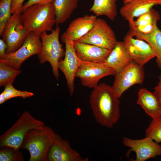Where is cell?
I'll use <instances>...</instances> for the list:
<instances>
[{"label": "cell", "mask_w": 161, "mask_h": 161, "mask_svg": "<svg viewBox=\"0 0 161 161\" xmlns=\"http://www.w3.org/2000/svg\"><path fill=\"white\" fill-rule=\"evenodd\" d=\"M44 123L34 117L27 111L24 112L16 122L0 136V146L20 148L26 135L31 130L42 128Z\"/></svg>", "instance_id": "4"}, {"label": "cell", "mask_w": 161, "mask_h": 161, "mask_svg": "<svg viewBox=\"0 0 161 161\" xmlns=\"http://www.w3.org/2000/svg\"><path fill=\"white\" fill-rule=\"evenodd\" d=\"M0 148V161H24L20 148L9 146H3Z\"/></svg>", "instance_id": "25"}, {"label": "cell", "mask_w": 161, "mask_h": 161, "mask_svg": "<svg viewBox=\"0 0 161 161\" xmlns=\"http://www.w3.org/2000/svg\"><path fill=\"white\" fill-rule=\"evenodd\" d=\"M161 5V0H132L124 4L120 14L129 24L130 29L135 30L134 18L149 11L154 6Z\"/></svg>", "instance_id": "15"}, {"label": "cell", "mask_w": 161, "mask_h": 161, "mask_svg": "<svg viewBox=\"0 0 161 161\" xmlns=\"http://www.w3.org/2000/svg\"><path fill=\"white\" fill-rule=\"evenodd\" d=\"M25 0H13L12 4V14L21 13Z\"/></svg>", "instance_id": "30"}, {"label": "cell", "mask_w": 161, "mask_h": 161, "mask_svg": "<svg viewBox=\"0 0 161 161\" xmlns=\"http://www.w3.org/2000/svg\"><path fill=\"white\" fill-rule=\"evenodd\" d=\"M112 86L115 96L120 98L123 93L132 86L142 85L145 78L143 66L132 61L119 72L116 73Z\"/></svg>", "instance_id": "7"}, {"label": "cell", "mask_w": 161, "mask_h": 161, "mask_svg": "<svg viewBox=\"0 0 161 161\" xmlns=\"http://www.w3.org/2000/svg\"><path fill=\"white\" fill-rule=\"evenodd\" d=\"M145 136L157 143H161V116L152 119L145 130Z\"/></svg>", "instance_id": "26"}, {"label": "cell", "mask_w": 161, "mask_h": 161, "mask_svg": "<svg viewBox=\"0 0 161 161\" xmlns=\"http://www.w3.org/2000/svg\"><path fill=\"white\" fill-rule=\"evenodd\" d=\"M6 101L3 92L0 95V104L4 103Z\"/></svg>", "instance_id": "33"}, {"label": "cell", "mask_w": 161, "mask_h": 161, "mask_svg": "<svg viewBox=\"0 0 161 161\" xmlns=\"http://www.w3.org/2000/svg\"><path fill=\"white\" fill-rule=\"evenodd\" d=\"M112 50L117 41L114 32L103 19L97 18L92 29L77 41Z\"/></svg>", "instance_id": "9"}, {"label": "cell", "mask_w": 161, "mask_h": 161, "mask_svg": "<svg viewBox=\"0 0 161 161\" xmlns=\"http://www.w3.org/2000/svg\"><path fill=\"white\" fill-rule=\"evenodd\" d=\"M115 71L105 66L103 64L81 61L75 75L79 78L83 86L94 88L102 78L114 75Z\"/></svg>", "instance_id": "10"}, {"label": "cell", "mask_w": 161, "mask_h": 161, "mask_svg": "<svg viewBox=\"0 0 161 161\" xmlns=\"http://www.w3.org/2000/svg\"><path fill=\"white\" fill-rule=\"evenodd\" d=\"M7 45L2 39H0V59L3 58L6 55Z\"/></svg>", "instance_id": "32"}, {"label": "cell", "mask_w": 161, "mask_h": 161, "mask_svg": "<svg viewBox=\"0 0 161 161\" xmlns=\"http://www.w3.org/2000/svg\"><path fill=\"white\" fill-rule=\"evenodd\" d=\"M2 92L6 101L14 97H19L25 99L34 95V94L32 92L17 89L13 86V84H8L5 86Z\"/></svg>", "instance_id": "28"}, {"label": "cell", "mask_w": 161, "mask_h": 161, "mask_svg": "<svg viewBox=\"0 0 161 161\" xmlns=\"http://www.w3.org/2000/svg\"><path fill=\"white\" fill-rule=\"evenodd\" d=\"M24 27L30 32L40 35L44 32L52 31L56 24V16L53 3L37 4L27 8L21 13Z\"/></svg>", "instance_id": "2"}, {"label": "cell", "mask_w": 161, "mask_h": 161, "mask_svg": "<svg viewBox=\"0 0 161 161\" xmlns=\"http://www.w3.org/2000/svg\"><path fill=\"white\" fill-rule=\"evenodd\" d=\"M73 44L76 55L82 61L104 64L112 51L81 42Z\"/></svg>", "instance_id": "16"}, {"label": "cell", "mask_w": 161, "mask_h": 161, "mask_svg": "<svg viewBox=\"0 0 161 161\" xmlns=\"http://www.w3.org/2000/svg\"><path fill=\"white\" fill-rule=\"evenodd\" d=\"M129 30L135 38L144 41L151 46L156 54L157 65L161 70V30L157 24L153 30L148 33H143L136 30Z\"/></svg>", "instance_id": "20"}, {"label": "cell", "mask_w": 161, "mask_h": 161, "mask_svg": "<svg viewBox=\"0 0 161 161\" xmlns=\"http://www.w3.org/2000/svg\"><path fill=\"white\" fill-rule=\"evenodd\" d=\"M97 19V16L93 15L78 18L70 22L63 35L73 41H77L92 29Z\"/></svg>", "instance_id": "17"}, {"label": "cell", "mask_w": 161, "mask_h": 161, "mask_svg": "<svg viewBox=\"0 0 161 161\" xmlns=\"http://www.w3.org/2000/svg\"><path fill=\"white\" fill-rule=\"evenodd\" d=\"M21 13L12 14L1 35L7 45L6 54L14 52L19 49L30 32L24 25Z\"/></svg>", "instance_id": "8"}, {"label": "cell", "mask_w": 161, "mask_h": 161, "mask_svg": "<svg viewBox=\"0 0 161 161\" xmlns=\"http://www.w3.org/2000/svg\"><path fill=\"white\" fill-rule=\"evenodd\" d=\"M89 103L95 120L101 126L112 128L119 120L120 101L112 86L104 82L98 84L90 95Z\"/></svg>", "instance_id": "1"}, {"label": "cell", "mask_w": 161, "mask_h": 161, "mask_svg": "<svg viewBox=\"0 0 161 161\" xmlns=\"http://www.w3.org/2000/svg\"><path fill=\"white\" fill-rule=\"evenodd\" d=\"M60 32V28L58 26L49 34H48L47 32L41 34L42 48L40 52L38 55L41 64L47 62L50 63L53 73L57 80L59 76L58 62L64 56L65 52L59 41Z\"/></svg>", "instance_id": "5"}, {"label": "cell", "mask_w": 161, "mask_h": 161, "mask_svg": "<svg viewBox=\"0 0 161 161\" xmlns=\"http://www.w3.org/2000/svg\"><path fill=\"white\" fill-rule=\"evenodd\" d=\"M73 149L67 140L55 134L48 151L47 161H88Z\"/></svg>", "instance_id": "14"}, {"label": "cell", "mask_w": 161, "mask_h": 161, "mask_svg": "<svg viewBox=\"0 0 161 161\" xmlns=\"http://www.w3.org/2000/svg\"><path fill=\"white\" fill-rule=\"evenodd\" d=\"M117 0H94L89 11L97 16H105L111 21H114L117 14Z\"/></svg>", "instance_id": "22"}, {"label": "cell", "mask_w": 161, "mask_h": 161, "mask_svg": "<svg viewBox=\"0 0 161 161\" xmlns=\"http://www.w3.org/2000/svg\"><path fill=\"white\" fill-rule=\"evenodd\" d=\"M132 0H123V2L124 4H126Z\"/></svg>", "instance_id": "34"}, {"label": "cell", "mask_w": 161, "mask_h": 161, "mask_svg": "<svg viewBox=\"0 0 161 161\" xmlns=\"http://www.w3.org/2000/svg\"><path fill=\"white\" fill-rule=\"evenodd\" d=\"M55 133L50 127L31 130L25 136L20 148L27 150L29 161H47V155Z\"/></svg>", "instance_id": "3"}, {"label": "cell", "mask_w": 161, "mask_h": 161, "mask_svg": "<svg viewBox=\"0 0 161 161\" xmlns=\"http://www.w3.org/2000/svg\"><path fill=\"white\" fill-rule=\"evenodd\" d=\"M13 0H0V35H1L7 21L12 14V4Z\"/></svg>", "instance_id": "27"}, {"label": "cell", "mask_w": 161, "mask_h": 161, "mask_svg": "<svg viewBox=\"0 0 161 161\" xmlns=\"http://www.w3.org/2000/svg\"><path fill=\"white\" fill-rule=\"evenodd\" d=\"M153 93L161 103V74L158 77V82L154 88Z\"/></svg>", "instance_id": "31"}, {"label": "cell", "mask_w": 161, "mask_h": 161, "mask_svg": "<svg viewBox=\"0 0 161 161\" xmlns=\"http://www.w3.org/2000/svg\"><path fill=\"white\" fill-rule=\"evenodd\" d=\"M138 17L136 21H134L135 30L144 34L151 32L155 24L160 19L159 12L153 8L148 12Z\"/></svg>", "instance_id": "23"}, {"label": "cell", "mask_w": 161, "mask_h": 161, "mask_svg": "<svg viewBox=\"0 0 161 161\" xmlns=\"http://www.w3.org/2000/svg\"><path fill=\"white\" fill-rule=\"evenodd\" d=\"M79 0H55L53 2L56 16V25L65 22L78 6Z\"/></svg>", "instance_id": "21"}, {"label": "cell", "mask_w": 161, "mask_h": 161, "mask_svg": "<svg viewBox=\"0 0 161 161\" xmlns=\"http://www.w3.org/2000/svg\"><path fill=\"white\" fill-rule=\"evenodd\" d=\"M22 72L20 69H15L0 62V86L5 87L8 84H13L16 77Z\"/></svg>", "instance_id": "24"}, {"label": "cell", "mask_w": 161, "mask_h": 161, "mask_svg": "<svg viewBox=\"0 0 161 161\" xmlns=\"http://www.w3.org/2000/svg\"><path fill=\"white\" fill-rule=\"evenodd\" d=\"M55 0H28L23 5L22 12L30 6L37 4H46L53 3Z\"/></svg>", "instance_id": "29"}, {"label": "cell", "mask_w": 161, "mask_h": 161, "mask_svg": "<svg viewBox=\"0 0 161 161\" xmlns=\"http://www.w3.org/2000/svg\"><path fill=\"white\" fill-rule=\"evenodd\" d=\"M41 48L40 35L30 32L21 46L14 52L6 54L0 59V62L19 69L24 61L33 55H38Z\"/></svg>", "instance_id": "6"}, {"label": "cell", "mask_w": 161, "mask_h": 161, "mask_svg": "<svg viewBox=\"0 0 161 161\" xmlns=\"http://www.w3.org/2000/svg\"><path fill=\"white\" fill-rule=\"evenodd\" d=\"M132 61L123 42L117 41L103 64L106 67L114 69L117 73Z\"/></svg>", "instance_id": "19"}, {"label": "cell", "mask_w": 161, "mask_h": 161, "mask_svg": "<svg viewBox=\"0 0 161 161\" xmlns=\"http://www.w3.org/2000/svg\"><path fill=\"white\" fill-rule=\"evenodd\" d=\"M65 45V51L64 59L59 61L58 67L64 75L70 92L72 96L75 90L74 80L78 68L81 61L78 57L74 46V41L63 35Z\"/></svg>", "instance_id": "11"}, {"label": "cell", "mask_w": 161, "mask_h": 161, "mask_svg": "<svg viewBox=\"0 0 161 161\" xmlns=\"http://www.w3.org/2000/svg\"><path fill=\"white\" fill-rule=\"evenodd\" d=\"M123 42L132 61L139 65L143 66L156 57L153 49L147 43L142 40L135 38L129 30Z\"/></svg>", "instance_id": "12"}, {"label": "cell", "mask_w": 161, "mask_h": 161, "mask_svg": "<svg viewBox=\"0 0 161 161\" xmlns=\"http://www.w3.org/2000/svg\"><path fill=\"white\" fill-rule=\"evenodd\" d=\"M137 103L152 119L161 116V103L153 92L145 88L140 89Z\"/></svg>", "instance_id": "18"}, {"label": "cell", "mask_w": 161, "mask_h": 161, "mask_svg": "<svg viewBox=\"0 0 161 161\" xmlns=\"http://www.w3.org/2000/svg\"><path fill=\"white\" fill-rule=\"evenodd\" d=\"M122 142L123 145L130 148L136 154L135 161H145L151 158L161 156V145L151 138L145 137L139 140L132 139L124 137Z\"/></svg>", "instance_id": "13"}]
</instances>
